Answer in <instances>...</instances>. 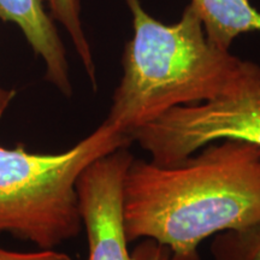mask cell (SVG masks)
I'll use <instances>...</instances> for the list:
<instances>
[{"label": "cell", "instance_id": "obj_1", "mask_svg": "<svg viewBox=\"0 0 260 260\" xmlns=\"http://www.w3.org/2000/svg\"><path fill=\"white\" fill-rule=\"evenodd\" d=\"M129 243L154 240L171 260H200L207 237L260 220V146L219 141L174 165L133 159L123 186Z\"/></svg>", "mask_w": 260, "mask_h": 260}, {"label": "cell", "instance_id": "obj_2", "mask_svg": "<svg viewBox=\"0 0 260 260\" xmlns=\"http://www.w3.org/2000/svg\"><path fill=\"white\" fill-rule=\"evenodd\" d=\"M134 35L123 53V76L104 123L129 136L177 106L235 95L260 81V65L207 40L190 4L175 24L148 15L140 0H125Z\"/></svg>", "mask_w": 260, "mask_h": 260}, {"label": "cell", "instance_id": "obj_3", "mask_svg": "<svg viewBox=\"0 0 260 260\" xmlns=\"http://www.w3.org/2000/svg\"><path fill=\"white\" fill-rule=\"evenodd\" d=\"M132 139L102 123L76 145L57 154L23 146H0V233L40 249H54L82 232L76 184L88 165Z\"/></svg>", "mask_w": 260, "mask_h": 260}, {"label": "cell", "instance_id": "obj_4", "mask_svg": "<svg viewBox=\"0 0 260 260\" xmlns=\"http://www.w3.org/2000/svg\"><path fill=\"white\" fill-rule=\"evenodd\" d=\"M130 139L158 165L177 164L219 141L260 146V81L235 95L175 107Z\"/></svg>", "mask_w": 260, "mask_h": 260}, {"label": "cell", "instance_id": "obj_5", "mask_svg": "<svg viewBox=\"0 0 260 260\" xmlns=\"http://www.w3.org/2000/svg\"><path fill=\"white\" fill-rule=\"evenodd\" d=\"M134 159L122 147L88 165L77 180L76 190L88 241V260H171L168 247L154 240L144 241L129 252L124 218L123 186Z\"/></svg>", "mask_w": 260, "mask_h": 260}, {"label": "cell", "instance_id": "obj_6", "mask_svg": "<svg viewBox=\"0 0 260 260\" xmlns=\"http://www.w3.org/2000/svg\"><path fill=\"white\" fill-rule=\"evenodd\" d=\"M0 18L14 22L46 65V80L65 96L73 95L65 47L41 0H0Z\"/></svg>", "mask_w": 260, "mask_h": 260}, {"label": "cell", "instance_id": "obj_7", "mask_svg": "<svg viewBox=\"0 0 260 260\" xmlns=\"http://www.w3.org/2000/svg\"><path fill=\"white\" fill-rule=\"evenodd\" d=\"M207 40L229 51L233 41L249 31H260V12L248 0H191Z\"/></svg>", "mask_w": 260, "mask_h": 260}, {"label": "cell", "instance_id": "obj_8", "mask_svg": "<svg viewBox=\"0 0 260 260\" xmlns=\"http://www.w3.org/2000/svg\"><path fill=\"white\" fill-rule=\"evenodd\" d=\"M41 2L47 3L53 18L63 24V27L69 32L75 50L82 61L84 70L93 84V88L96 89L95 64L81 22L80 0H41Z\"/></svg>", "mask_w": 260, "mask_h": 260}, {"label": "cell", "instance_id": "obj_9", "mask_svg": "<svg viewBox=\"0 0 260 260\" xmlns=\"http://www.w3.org/2000/svg\"><path fill=\"white\" fill-rule=\"evenodd\" d=\"M210 252L213 260H260V220L214 235Z\"/></svg>", "mask_w": 260, "mask_h": 260}, {"label": "cell", "instance_id": "obj_10", "mask_svg": "<svg viewBox=\"0 0 260 260\" xmlns=\"http://www.w3.org/2000/svg\"><path fill=\"white\" fill-rule=\"evenodd\" d=\"M0 260H74L65 253L54 249H41L39 252H14L0 247Z\"/></svg>", "mask_w": 260, "mask_h": 260}, {"label": "cell", "instance_id": "obj_11", "mask_svg": "<svg viewBox=\"0 0 260 260\" xmlns=\"http://www.w3.org/2000/svg\"><path fill=\"white\" fill-rule=\"evenodd\" d=\"M16 92L14 89H5L3 87H0V121H2L3 116L8 107L10 105V103L12 102L14 99Z\"/></svg>", "mask_w": 260, "mask_h": 260}, {"label": "cell", "instance_id": "obj_12", "mask_svg": "<svg viewBox=\"0 0 260 260\" xmlns=\"http://www.w3.org/2000/svg\"><path fill=\"white\" fill-rule=\"evenodd\" d=\"M259 65H260V64H259Z\"/></svg>", "mask_w": 260, "mask_h": 260}]
</instances>
